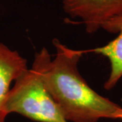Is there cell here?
<instances>
[{"label": "cell", "mask_w": 122, "mask_h": 122, "mask_svg": "<svg viewBox=\"0 0 122 122\" xmlns=\"http://www.w3.org/2000/svg\"><path fill=\"white\" fill-rule=\"evenodd\" d=\"M102 29L116 33L117 36L103 46L83 50V53L93 52L106 57L110 63V73L104 84L107 90H112L122 78V14L113 18L103 24Z\"/></svg>", "instance_id": "277c9868"}, {"label": "cell", "mask_w": 122, "mask_h": 122, "mask_svg": "<svg viewBox=\"0 0 122 122\" xmlns=\"http://www.w3.org/2000/svg\"></svg>", "instance_id": "52a82bcc"}, {"label": "cell", "mask_w": 122, "mask_h": 122, "mask_svg": "<svg viewBox=\"0 0 122 122\" xmlns=\"http://www.w3.org/2000/svg\"><path fill=\"white\" fill-rule=\"evenodd\" d=\"M118 119H120V120H122V109L121 110V112H120V113H119V115Z\"/></svg>", "instance_id": "8992f818"}, {"label": "cell", "mask_w": 122, "mask_h": 122, "mask_svg": "<svg viewBox=\"0 0 122 122\" xmlns=\"http://www.w3.org/2000/svg\"><path fill=\"white\" fill-rule=\"evenodd\" d=\"M56 54L43 48L35 55L32 66L38 70L44 84L68 122H98L118 119L122 107L94 91L80 74L78 64L84 53L53 40Z\"/></svg>", "instance_id": "6da1fadb"}, {"label": "cell", "mask_w": 122, "mask_h": 122, "mask_svg": "<svg viewBox=\"0 0 122 122\" xmlns=\"http://www.w3.org/2000/svg\"><path fill=\"white\" fill-rule=\"evenodd\" d=\"M28 69L27 61L17 51L0 43V122H5L8 115L5 103L10 85Z\"/></svg>", "instance_id": "5b68a950"}, {"label": "cell", "mask_w": 122, "mask_h": 122, "mask_svg": "<svg viewBox=\"0 0 122 122\" xmlns=\"http://www.w3.org/2000/svg\"><path fill=\"white\" fill-rule=\"evenodd\" d=\"M14 82L5 103L8 115L17 113L37 122H68L33 66Z\"/></svg>", "instance_id": "7a4b0ae2"}, {"label": "cell", "mask_w": 122, "mask_h": 122, "mask_svg": "<svg viewBox=\"0 0 122 122\" xmlns=\"http://www.w3.org/2000/svg\"><path fill=\"white\" fill-rule=\"evenodd\" d=\"M62 4L65 12L73 18H79L90 34L122 14V0H62Z\"/></svg>", "instance_id": "3957f363"}]
</instances>
